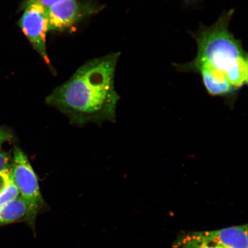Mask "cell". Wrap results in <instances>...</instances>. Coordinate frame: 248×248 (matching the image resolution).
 I'll return each mask as SVG.
<instances>
[{"mask_svg":"<svg viewBox=\"0 0 248 248\" xmlns=\"http://www.w3.org/2000/svg\"><path fill=\"white\" fill-rule=\"evenodd\" d=\"M120 56L119 52H113L87 62L67 82L53 90L46 97V104L78 126L115 122L120 97L114 86V77Z\"/></svg>","mask_w":248,"mask_h":248,"instance_id":"cell-1","label":"cell"},{"mask_svg":"<svg viewBox=\"0 0 248 248\" xmlns=\"http://www.w3.org/2000/svg\"><path fill=\"white\" fill-rule=\"evenodd\" d=\"M233 12H225L215 23L201 28L194 34L196 57L188 63L178 65L177 69L228 81L235 91L247 84L248 55L229 29Z\"/></svg>","mask_w":248,"mask_h":248,"instance_id":"cell-2","label":"cell"},{"mask_svg":"<svg viewBox=\"0 0 248 248\" xmlns=\"http://www.w3.org/2000/svg\"><path fill=\"white\" fill-rule=\"evenodd\" d=\"M11 176L20 196L29 207L26 222L34 229L37 216L46 208V203L40 192L38 176L27 155L18 147L14 151Z\"/></svg>","mask_w":248,"mask_h":248,"instance_id":"cell-3","label":"cell"},{"mask_svg":"<svg viewBox=\"0 0 248 248\" xmlns=\"http://www.w3.org/2000/svg\"><path fill=\"white\" fill-rule=\"evenodd\" d=\"M104 8L95 0H63L46 10L49 32L69 29Z\"/></svg>","mask_w":248,"mask_h":248,"instance_id":"cell-4","label":"cell"},{"mask_svg":"<svg viewBox=\"0 0 248 248\" xmlns=\"http://www.w3.org/2000/svg\"><path fill=\"white\" fill-rule=\"evenodd\" d=\"M18 25L31 46L48 66L51 67L46 50V34L49 32L47 12L39 5L28 6L22 11Z\"/></svg>","mask_w":248,"mask_h":248,"instance_id":"cell-5","label":"cell"},{"mask_svg":"<svg viewBox=\"0 0 248 248\" xmlns=\"http://www.w3.org/2000/svg\"><path fill=\"white\" fill-rule=\"evenodd\" d=\"M222 248H248V225L232 226L214 231L198 232Z\"/></svg>","mask_w":248,"mask_h":248,"instance_id":"cell-6","label":"cell"},{"mask_svg":"<svg viewBox=\"0 0 248 248\" xmlns=\"http://www.w3.org/2000/svg\"><path fill=\"white\" fill-rule=\"evenodd\" d=\"M29 207L19 195L4 205L0 207V224H8L24 220L27 221Z\"/></svg>","mask_w":248,"mask_h":248,"instance_id":"cell-7","label":"cell"},{"mask_svg":"<svg viewBox=\"0 0 248 248\" xmlns=\"http://www.w3.org/2000/svg\"><path fill=\"white\" fill-rule=\"evenodd\" d=\"M222 248L215 242L202 236L199 232H192L182 235L173 248Z\"/></svg>","mask_w":248,"mask_h":248,"instance_id":"cell-8","label":"cell"},{"mask_svg":"<svg viewBox=\"0 0 248 248\" xmlns=\"http://www.w3.org/2000/svg\"><path fill=\"white\" fill-rule=\"evenodd\" d=\"M19 195V192L16 186L12 181L11 176V179L8 184L0 191V207L16 199Z\"/></svg>","mask_w":248,"mask_h":248,"instance_id":"cell-9","label":"cell"},{"mask_svg":"<svg viewBox=\"0 0 248 248\" xmlns=\"http://www.w3.org/2000/svg\"><path fill=\"white\" fill-rule=\"evenodd\" d=\"M63 0H24L20 4L19 11H21L23 9L28 6L36 5L40 6L47 10L48 9L52 7V6L58 4V2H61Z\"/></svg>","mask_w":248,"mask_h":248,"instance_id":"cell-10","label":"cell"},{"mask_svg":"<svg viewBox=\"0 0 248 248\" xmlns=\"http://www.w3.org/2000/svg\"><path fill=\"white\" fill-rule=\"evenodd\" d=\"M12 160L10 155L0 151V173L12 169Z\"/></svg>","mask_w":248,"mask_h":248,"instance_id":"cell-11","label":"cell"},{"mask_svg":"<svg viewBox=\"0 0 248 248\" xmlns=\"http://www.w3.org/2000/svg\"><path fill=\"white\" fill-rule=\"evenodd\" d=\"M14 136L8 129L0 127V148L4 142L13 140Z\"/></svg>","mask_w":248,"mask_h":248,"instance_id":"cell-12","label":"cell"},{"mask_svg":"<svg viewBox=\"0 0 248 248\" xmlns=\"http://www.w3.org/2000/svg\"><path fill=\"white\" fill-rule=\"evenodd\" d=\"M11 170L0 173V191L8 184L11 179Z\"/></svg>","mask_w":248,"mask_h":248,"instance_id":"cell-13","label":"cell"},{"mask_svg":"<svg viewBox=\"0 0 248 248\" xmlns=\"http://www.w3.org/2000/svg\"><path fill=\"white\" fill-rule=\"evenodd\" d=\"M186 1L188 3H190V4H192V3L196 2L199 1V0H186Z\"/></svg>","mask_w":248,"mask_h":248,"instance_id":"cell-14","label":"cell"}]
</instances>
